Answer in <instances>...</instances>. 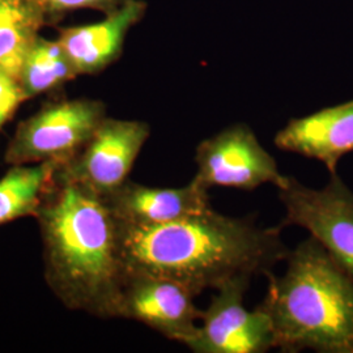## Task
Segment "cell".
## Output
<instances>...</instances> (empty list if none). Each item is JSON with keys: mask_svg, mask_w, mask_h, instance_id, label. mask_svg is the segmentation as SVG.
Listing matches in <instances>:
<instances>
[{"mask_svg": "<svg viewBox=\"0 0 353 353\" xmlns=\"http://www.w3.org/2000/svg\"><path fill=\"white\" fill-rule=\"evenodd\" d=\"M118 232L126 274L172 279L195 296L267 276L290 252L281 228L259 227L214 208L159 225L118 221Z\"/></svg>", "mask_w": 353, "mask_h": 353, "instance_id": "cell-1", "label": "cell"}, {"mask_svg": "<svg viewBox=\"0 0 353 353\" xmlns=\"http://www.w3.org/2000/svg\"><path fill=\"white\" fill-rule=\"evenodd\" d=\"M37 216L51 288L70 307L115 318L126 268L105 198L61 168Z\"/></svg>", "mask_w": 353, "mask_h": 353, "instance_id": "cell-2", "label": "cell"}, {"mask_svg": "<svg viewBox=\"0 0 353 353\" xmlns=\"http://www.w3.org/2000/svg\"><path fill=\"white\" fill-rule=\"evenodd\" d=\"M283 275H267L261 306L275 348L285 353H353V276L313 237L290 250Z\"/></svg>", "mask_w": 353, "mask_h": 353, "instance_id": "cell-3", "label": "cell"}, {"mask_svg": "<svg viewBox=\"0 0 353 353\" xmlns=\"http://www.w3.org/2000/svg\"><path fill=\"white\" fill-rule=\"evenodd\" d=\"M105 118L106 106L99 100L49 103L19 125L6 161L12 166L45 161L65 164L83 150Z\"/></svg>", "mask_w": 353, "mask_h": 353, "instance_id": "cell-4", "label": "cell"}, {"mask_svg": "<svg viewBox=\"0 0 353 353\" xmlns=\"http://www.w3.org/2000/svg\"><path fill=\"white\" fill-rule=\"evenodd\" d=\"M194 181L205 189L233 188L252 191L262 185L281 189L290 176L280 172L274 156L246 123H234L201 141L195 148Z\"/></svg>", "mask_w": 353, "mask_h": 353, "instance_id": "cell-5", "label": "cell"}, {"mask_svg": "<svg viewBox=\"0 0 353 353\" xmlns=\"http://www.w3.org/2000/svg\"><path fill=\"white\" fill-rule=\"evenodd\" d=\"M284 225L307 230L328 254L353 276V191L338 173L323 188L305 186L290 176L279 189Z\"/></svg>", "mask_w": 353, "mask_h": 353, "instance_id": "cell-6", "label": "cell"}, {"mask_svg": "<svg viewBox=\"0 0 353 353\" xmlns=\"http://www.w3.org/2000/svg\"><path fill=\"white\" fill-rule=\"evenodd\" d=\"M252 281L239 280L216 290L203 310L198 335L189 344L195 353H265L275 348L274 328L259 305L246 309L243 299Z\"/></svg>", "mask_w": 353, "mask_h": 353, "instance_id": "cell-7", "label": "cell"}, {"mask_svg": "<svg viewBox=\"0 0 353 353\" xmlns=\"http://www.w3.org/2000/svg\"><path fill=\"white\" fill-rule=\"evenodd\" d=\"M196 296L172 279L126 274L115 318H128L156 330L169 341L186 347L199 331L202 309Z\"/></svg>", "mask_w": 353, "mask_h": 353, "instance_id": "cell-8", "label": "cell"}, {"mask_svg": "<svg viewBox=\"0 0 353 353\" xmlns=\"http://www.w3.org/2000/svg\"><path fill=\"white\" fill-rule=\"evenodd\" d=\"M150 135L151 127L143 121L106 117L83 150L63 164L62 170L105 198L128 181Z\"/></svg>", "mask_w": 353, "mask_h": 353, "instance_id": "cell-9", "label": "cell"}, {"mask_svg": "<svg viewBox=\"0 0 353 353\" xmlns=\"http://www.w3.org/2000/svg\"><path fill=\"white\" fill-rule=\"evenodd\" d=\"M274 143L280 151L316 160L330 174L338 173L341 159L353 152V99L290 119Z\"/></svg>", "mask_w": 353, "mask_h": 353, "instance_id": "cell-10", "label": "cell"}, {"mask_svg": "<svg viewBox=\"0 0 353 353\" xmlns=\"http://www.w3.org/2000/svg\"><path fill=\"white\" fill-rule=\"evenodd\" d=\"M208 191L194 179L181 188H151L128 179L105 201L121 223L159 225L212 208Z\"/></svg>", "mask_w": 353, "mask_h": 353, "instance_id": "cell-11", "label": "cell"}, {"mask_svg": "<svg viewBox=\"0 0 353 353\" xmlns=\"http://www.w3.org/2000/svg\"><path fill=\"white\" fill-rule=\"evenodd\" d=\"M147 7L144 0H128L106 13L101 21L61 29L58 41L77 75H94L113 64L123 51L128 32L144 17Z\"/></svg>", "mask_w": 353, "mask_h": 353, "instance_id": "cell-12", "label": "cell"}, {"mask_svg": "<svg viewBox=\"0 0 353 353\" xmlns=\"http://www.w3.org/2000/svg\"><path fill=\"white\" fill-rule=\"evenodd\" d=\"M64 163L13 165L0 179V225L26 216H37L45 196Z\"/></svg>", "mask_w": 353, "mask_h": 353, "instance_id": "cell-13", "label": "cell"}, {"mask_svg": "<svg viewBox=\"0 0 353 353\" xmlns=\"http://www.w3.org/2000/svg\"><path fill=\"white\" fill-rule=\"evenodd\" d=\"M48 23L38 0H0V68L19 77L26 52Z\"/></svg>", "mask_w": 353, "mask_h": 353, "instance_id": "cell-14", "label": "cell"}, {"mask_svg": "<svg viewBox=\"0 0 353 353\" xmlns=\"http://www.w3.org/2000/svg\"><path fill=\"white\" fill-rule=\"evenodd\" d=\"M76 76L75 67L58 38L38 36L26 52L19 79L26 99H32L61 87Z\"/></svg>", "mask_w": 353, "mask_h": 353, "instance_id": "cell-15", "label": "cell"}, {"mask_svg": "<svg viewBox=\"0 0 353 353\" xmlns=\"http://www.w3.org/2000/svg\"><path fill=\"white\" fill-rule=\"evenodd\" d=\"M46 13L49 23L57 20L64 13L77 10H94L106 13L113 12L121 8L128 0H38Z\"/></svg>", "mask_w": 353, "mask_h": 353, "instance_id": "cell-16", "label": "cell"}, {"mask_svg": "<svg viewBox=\"0 0 353 353\" xmlns=\"http://www.w3.org/2000/svg\"><path fill=\"white\" fill-rule=\"evenodd\" d=\"M28 100L20 79L0 68V128L7 123L21 102Z\"/></svg>", "mask_w": 353, "mask_h": 353, "instance_id": "cell-17", "label": "cell"}]
</instances>
